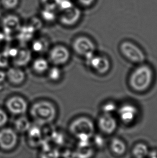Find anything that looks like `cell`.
I'll return each mask as SVG.
<instances>
[{"instance_id": "34", "label": "cell", "mask_w": 157, "mask_h": 158, "mask_svg": "<svg viewBox=\"0 0 157 158\" xmlns=\"http://www.w3.org/2000/svg\"><path fill=\"white\" fill-rule=\"evenodd\" d=\"M1 11H0V16H1Z\"/></svg>"}, {"instance_id": "32", "label": "cell", "mask_w": 157, "mask_h": 158, "mask_svg": "<svg viewBox=\"0 0 157 158\" xmlns=\"http://www.w3.org/2000/svg\"><path fill=\"white\" fill-rule=\"evenodd\" d=\"M147 156H149V158H157V153L155 151L149 152V154Z\"/></svg>"}, {"instance_id": "16", "label": "cell", "mask_w": 157, "mask_h": 158, "mask_svg": "<svg viewBox=\"0 0 157 158\" xmlns=\"http://www.w3.org/2000/svg\"><path fill=\"white\" fill-rule=\"evenodd\" d=\"M110 146L113 153L117 156H122L127 151V146L125 143L117 138H115L111 140Z\"/></svg>"}, {"instance_id": "7", "label": "cell", "mask_w": 157, "mask_h": 158, "mask_svg": "<svg viewBox=\"0 0 157 158\" xmlns=\"http://www.w3.org/2000/svg\"><path fill=\"white\" fill-rule=\"evenodd\" d=\"M81 15L80 9L74 5L70 8L61 11L59 16V20L62 25L70 27L78 23Z\"/></svg>"}, {"instance_id": "8", "label": "cell", "mask_w": 157, "mask_h": 158, "mask_svg": "<svg viewBox=\"0 0 157 158\" xmlns=\"http://www.w3.org/2000/svg\"><path fill=\"white\" fill-rule=\"evenodd\" d=\"M87 64L96 73L104 74L107 73L111 68V63L108 58L102 56L96 55L95 53L87 58Z\"/></svg>"}, {"instance_id": "13", "label": "cell", "mask_w": 157, "mask_h": 158, "mask_svg": "<svg viewBox=\"0 0 157 158\" xmlns=\"http://www.w3.org/2000/svg\"><path fill=\"white\" fill-rule=\"evenodd\" d=\"M98 125L103 132L108 135L114 132L117 128V122L112 114L103 113L99 119Z\"/></svg>"}, {"instance_id": "17", "label": "cell", "mask_w": 157, "mask_h": 158, "mask_svg": "<svg viewBox=\"0 0 157 158\" xmlns=\"http://www.w3.org/2000/svg\"><path fill=\"white\" fill-rule=\"evenodd\" d=\"M15 131L16 132L24 133L29 130L31 127L30 121L27 118L21 117L15 122Z\"/></svg>"}, {"instance_id": "1", "label": "cell", "mask_w": 157, "mask_h": 158, "mask_svg": "<svg viewBox=\"0 0 157 158\" xmlns=\"http://www.w3.org/2000/svg\"><path fill=\"white\" fill-rule=\"evenodd\" d=\"M30 112L34 122L41 125L53 122L57 115L55 106L46 101H39L34 104L30 109Z\"/></svg>"}, {"instance_id": "5", "label": "cell", "mask_w": 157, "mask_h": 158, "mask_svg": "<svg viewBox=\"0 0 157 158\" xmlns=\"http://www.w3.org/2000/svg\"><path fill=\"white\" fill-rule=\"evenodd\" d=\"M72 47L77 54L85 58L95 53V45L91 39L86 36L78 37L73 42Z\"/></svg>"}, {"instance_id": "33", "label": "cell", "mask_w": 157, "mask_h": 158, "mask_svg": "<svg viewBox=\"0 0 157 158\" xmlns=\"http://www.w3.org/2000/svg\"><path fill=\"white\" fill-rule=\"evenodd\" d=\"M4 33H2V32H0V45H1V44L2 43V42L4 41Z\"/></svg>"}, {"instance_id": "2", "label": "cell", "mask_w": 157, "mask_h": 158, "mask_svg": "<svg viewBox=\"0 0 157 158\" xmlns=\"http://www.w3.org/2000/svg\"><path fill=\"white\" fill-rule=\"evenodd\" d=\"M153 77V71L151 68L145 64H141L130 76V85L136 91H144L151 85Z\"/></svg>"}, {"instance_id": "14", "label": "cell", "mask_w": 157, "mask_h": 158, "mask_svg": "<svg viewBox=\"0 0 157 158\" xmlns=\"http://www.w3.org/2000/svg\"><path fill=\"white\" fill-rule=\"evenodd\" d=\"M6 74V78H8L11 83L14 85L21 84L26 79L24 72L16 66L9 69Z\"/></svg>"}, {"instance_id": "26", "label": "cell", "mask_w": 157, "mask_h": 158, "mask_svg": "<svg viewBox=\"0 0 157 158\" xmlns=\"http://www.w3.org/2000/svg\"><path fill=\"white\" fill-rule=\"evenodd\" d=\"M73 6L74 4L71 0H59L58 8L61 11L66 9L70 8Z\"/></svg>"}, {"instance_id": "20", "label": "cell", "mask_w": 157, "mask_h": 158, "mask_svg": "<svg viewBox=\"0 0 157 158\" xmlns=\"http://www.w3.org/2000/svg\"><path fill=\"white\" fill-rule=\"evenodd\" d=\"M18 31H19L18 36L20 40L22 41H28L32 38L35 30L29 25L22 28L21 27Z\"/></svg>"}, {"instance_id": "18", "label": "cell", "mask_w": 157, "mask_h": 158, "mask_svg": "<svg viewBox=\"0 0 157 158\" xmlns=\"http://www.w3.org/2000/svg\"><path fill=\"white\" fill-rule=\"evenodd\" d=\"M49 62L43 58H38L34 60L32 64V68L36 73H42L48 70Z\"/></svg>"}, {"instance_id": "12", "label": "cell", "mask_w": 157, "mask_h": 158, "mask_svg": "<svg viewBox=\"0 0 157 158\" xmlns=\"http://www.w3.org/2000/svg\"><path fill=\"white\" fill-rule=\"evenodd\" d=\"M2 27L4 35L10 36L11 34L19 30L21 27V21L16 15H7L2 20Z\"/></svg>"}, {"instance_id": "3", "label": "cell", "mask_w": 157, "mask_h": 158, "mask_svg": "<svg viewBox=\"0 0 157 158\" xmlns=\"http://www.w3.org/2000/svg\"><path fill=\"white\" fill-rule=\"evenodd\" d=\"M94 125L88 118L79 117L74 120L70 126V133L81 142L88 141L94 132Z\"/></svg>"}, {"instance_id": "30", "label": "cell", "mask_w": 157, "mask_h": 158, "mask_svg": "<svg viewBox=\"0 0 157 158\" xmlns=\"http://www.w3.org/2000/svg\"><path fill=\"white\" fill-rule=\"evenodd\" d=\"M78 4L83 7H89L94 3L95 0H77Z\"/></svg>"}, {"instance_id": "25", "label": "cell", "mask_w": 157, "mask_h": 158, "mask_svg": "<svg viewBox=\"0 0 157 158\" xmlns=\"http://www.w3.org/2000/svg\"><path fill=\"white\" fill-rule=\"evenodd\" d=\"M117 109L116 104L113 102H108L104 104L102 107L103 113L108 114H112Z\"/></svg>"}, {"instance_id": "24", "label": "cell", "mask_w": 157, "mask_h": 158, "mask_svg": "<svg viewBox=\"0 0 157 158\" xmlns=\"http://www.w3.org/2000/svg\"><path fill=\"white\" fill-rule=\"evenodd\" d=\"M42 8L56 10L58 7L59 0H40Z\"/></svg>"}, {"instance_id": "10", "label": "cell", "mask_w": 157, "mask_h": 158, "mask_svg": "<svg viewBox=\"0 0 157 158\" xmlns=\"http://www.w3.org/2000/svg\"><path fill=\"white\" fill-rule=\"evenodd\" d=\"M9 112L15 115L23 114L28 110V103L21 97L13 96L7 100L6 104Z\"/></svg>"}, {"instance_id": "21", "label": "cell", "mask_w": 157, "mask_h": 158, "mask_svg": "<svg viewBox=\"0 0 157 158\" xmlns=\"http://www.w3.org/2000/svg\"><path fill=\"white\" fill-rule=\"evenodd\" d=\"M40 16L42 20L48 23L53 22L57 19L55 10H49L46 9L42 8V9L40 11Z\"/></svg>"}, {"instance_id": "31", "label": "cell", "mask_w": 157, "mask_h": 158, "mask_svg": "<svg viewBox=\"0 0 157 158\" xmlns=\"http://www.w3.org/2000/svg\"><path fill=\"white\" fill-rule=\"evenodd\" d=\"M6 78V73L3 71H0V84L2 83Z\"/></svg>"}, {"instance_id": "19", "label": "cell", "mask_w": 157, "mask_h": 158, "mask_svg": "<svg viewBox=\"0 0 157 158\" xmlns=\"http://www.w3.org/2000/svg\"><path fill=\"white\" fill-rule=\"evenodd\" d=\"M149 153V148L144 143L137 144L132 150V154L135 158H147Z\"/></svg>"}, {"instance_id": "23", "label": "cell", "mask_w": 157, "mask_h": 158, "mask_svg": "<svg viewBox=\"0 0 157 158\" xmlns=\"http://www.w3.org/2000/svg\"><path fill=\"white\" fill-rule=\"evenodd\" d=\"M48 77L52 81H57L62 77V71L57 66H53L49 70Z\"/></svg>"}, {"instance_id": "9", "label": "cell", "mask_w": 157, "mask_h": 158, "mask_svg": "<svg viewBox=\"0 0 157 158\" xmlns=\"http://www.w3.org/2000/svg\"><path fill=\"white\" fill-rule=\"evenodd\" d=\"M49 60L55 65H61L68 62L70 52L68 49L62 45H57L49 53Z\"/></svg>"}, {"instance_id": "11", "label": "cell", "mask_w": 157, "mask_h": 158, "mask_svg": "<svg viewBox=\"0 0 157 158\" xmlns=\"http://www.w3.org/2000/svg\"><path fill=\"white\" fill-rule=\"evenodd\" d=\"M117 110L119 118L124 124H131L138 115V109L131 104H124Z\"/></svg>"}, {"instance_id": "28", "label": "cell", "mask_w": 157, "mask_h": 158, "mask_svg": "<svg viewBox=\"0 0 157 158\" xmlns=\"http://www.w3.org/2000/svg\"><path fill=\"white\" fill-rule=\"evenodd\" d=\"M9 57L4 52L0 53V68H3L8 65Z\"/></svg>"}, {"instance_id": "27", "label": "cell", "mask_w": 157, "mask_h": 158, "mask_svg": "<svg viewBox=\"0 0 157 158\" xmlns=\"http://www.w3.org/2000/svg\"><path fill=\"white\" fill-rule=\"evenodd\" d=\"M42 40H36L32 44V49L36 52H42L45 49V45Z\"/></svg>"}, {"instance_id": "6", "label": "cell", "mask_w": 157, "mask_h": 158, "mask_svg": "<svg viewBox=\"0 0 157 158\" xmlns=\"http://www.w3.org/2000/svg\"><path fill=\"white\" fill-rule=\"evenodd\" d=\"M18 143L17 132L11 128H4L0 130V148L5 151L14 149Z\"/></svg>"}, {"instance_id": "4", "label": "cell", "mask_w": 157, "mask_h": 158, "mask_svg": "<svg viewBox=\"0 0 157 158\" xmlns=\"http://www.w3.org/2000/svg\"><path fill=\"white\" fill-rule=\"evenodd\" d=\"M120 50L124 56L135 63H142L145 60V56L138 46L130 41L121 43Z\"/></svg>"}, {"instance_id": "15", "label": "cell", "mask_w": 157, "mask_h": 158, "mask_svg": "<svg viewBox=\"0 0 157 158\" xmlns=\"http://www.w3.org/2000/svg\"><path fill=\"white\" fill-rule=\"evenodd\" d=\"M31 53L28 49L19 50L17 55L13 58V63L16 67L25 66L30 62Z\"/></svg>"}, {"instance_id": "22", "label": "cell", "mask_w": 157, "mask_h": 158, "mask_svg": "<svg viewBox=\"0 0 157 158\" xmlns=\"http://www.w3.org/2000/svg\"><path fill=\"white\" fill-rule=\"evenodd\" d=\"M19 0H0V4L6 10H13L18 6Z\"/></svg>"}, {"instance_id": "29", "label": "cell", "mask_w": 157, "mask_h": 158, "mask_svg": "<svg viewBox=\"0 0 157 158\" xmlns=\"http://www.w3.org/2000/svg\"><path fill=\"white\" fill-rule=\"evenodd\" d=\"M8 120V117L6 112L0 109V128L5 126Z\"/></svg>"}]
</instances>
